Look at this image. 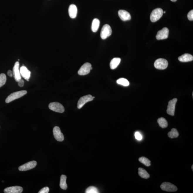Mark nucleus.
Instances as JSON below:
<instances>
[{
	"label": "nucleus",
	"instance_id": "obj_7",
	"mask_svg": "<svg viewBox=\"0 0 193 193\" xmlns=\"http://www.w3.org/2000/svg\"><path fill=\"white\" fill-rule=\"evenodd\" d=\"M162 190L167 192H173L177 190V188L174 184L168 182H164L160 186Z\"/></svg>",
	"mask_w": 193,
	"mask_h": 193
},
{
	"label": "nucleus",
	"instance_id": "obj_2",
	"mask_svg": "<svg viewBox=\"0 0 193 193\" xmlns=\"http://www.w3.org/2000/svg\"><path fill=\"white\" fill-rule=\"evenodd\" d=\"M163 14V10L160 8H157V9L153 10L150 14V21L153 22H157L161 18Z\"/></svg>",
	"mask_w": 193,
	"mask_h": 193
},
{
	"label": "nucleus",
	"instance_id": "obj_25",
	"mask_svg": "<svg viewBox=\"0 0 193 193\" xmlns=\"http://www.w3.org/2000/svg\"><path fill=\"white\" fill-rule=\"evenodd\" d=\"M117 84L124 86H128L130 84V83L128 80L124 78H119L117 80Z\"/></svg>",
	"mask_w": 193,
	"mask_h": 193
},
{
	"label": "nucleus",
	"instance_id": "obj_28",
	"mask_svg": "<svg viewBox=\"0 0 193 193\" xmlns=\"http://www.w3.org/2000/svg\"><path fill=\"white\" fill-rule=\"evenodd\" d=\"M86 193H99V191L97 188L94 186H90L87 188L86 191Z\"/></svg>",
	"mask_w": 193,
	"mask_h": 193
},
{
	"label": "nucleus",
	"instance_id": "obj_23",
	"mask_svg": "<svg viewBox=\"0 0 193 193\" xmlns=\"http://www.w3.org/2000/svg\"><path fill=\"white\" fill-rule=\"evenodd\" d=\"M158 122L160 126L162 128H166L168 126L167 121L164 118L161 117L158 118Z\"/></svg>",
	"mask_w": 193,
	"mask_h": 193
},
{
	"label": "nucleus",
	"instance_id": "obj_30",
	"mask_svg": "<svg viewBox=\"0 0 193 193\" xmlns=\"http://www.w3.org/2000/svg\"><path fill=\"white\" fill-rule=\"evenodd\" d=\"M50 191V189L48 187H46L42 188L39 191L38 193H48Z\"/></svg>",
	"mask_w": 193,
	"mask_h": 193
},
{
	"label": "nucleus",
	"instance_id": "obj_34",
	"mask_svg": "<svg viewBox=\"0 0 193 193\" xmlns=\"http://www.w3.org/2000/svg\"><path fill=\"white\" fill-rule=\"evenodd\" d=\"M171 1H173V2H175V1H177V0H171Z\"/></svg>",
	"mask_w": 193,
	"mask_h": 193
},
{
	"label": "nucleus",
	"instance_id": "obj_31",
	"mask_svg": "<svg viewBox=\"0 0 193 193\" xmlns=\"http://www.w3.org/2000/svg\"><path fill=\"white\" fill-rule=\"evenodd\" d=\"M187 18L190 21L193 20V10H191L189 11L187 15Z\"/></svg>",
	"mask_w": 193,
	"mask_h": 193
},
{
	"label": "nucleus",
	"instance_id": "obj_18",
	"mask_svg": "<svg viewBox=\"0 0 193 193\" xmlns=\"http://www.w3.org/2000/svg\"><path fill=\"white\" fill-rule=\"evenodd\" d=\"M178 60L181 62H188L192 61L193 56L190 54L186 53L181 55L178 58Z\"/></svg>",
	"mask_w": 193,
	"mask_h": 193
},
{
	"label": "nucleus",
	"instance_id": "obj_5",
	"mask_svg": "<svg viewBox=\"0 0 193 193\" xmlns=\"http://www.w3.org/2000/svg\"><path fill=\"white\" fill-rule=\"evenodd\" d=\"M168 62L167 60L163 58H159L155 62L154 66L158 70H165L167 67Z\"/></svg>",
	"mask_w": 193,
	"mask_h": 193
},
{
	"label": "nucleus",
	"instance_id": "obj_12",
	"mask_svg": "<svg viewBox=\"0 0 193 193\" xmlns=\"http://www.w3.org/2000/svg\"><path fill=\"white\" fill-rule=\"evenodd\" d=\"M19 62H16L15 63L13 70V75L14 77L15 80L18 82L21 79V76L20 70L19 69Z\"/></svg>",
	"mask_w": 193,
	"mask_h": 193
},
{
	"label": "nucleus",
	"instance_id": "obj_3",
	"mask_svg": "<svg viewBox=\"0 0 193 193\" xmlns=\"http://www.w3.org/2000/svg\"><path fill=\"white\" fill-rule=\"evenodd\" d=\"M112 33V29L110 26L107 24L103 26L101 32V37L102 40H105L110 36Z\"/></svg>",
	"mask_w": 193,
	"mask_h": 193
},
{
	"label": "nucleus",
	"instance_id": "obj_21",
	"mask_svg": "<svg viewBox=\"0 0 193 193\" xmlns=\"http://www.w3.org/2000/svg\"><path fill=\"white\" fill-rule=\"evenodd\" d=\"M67 177L65 175H62L60 177V186L63 189L65 190L67 188V185L66 184Z\"/></svg>",
	"mask_w": 193,
	"mask_h": 193
},
{
	"label": "nucleus",
	"instance_id": "obj_13",
	"mask_svg": "<svg viewBox=\"0 0 193 193\" xmlns=\"http://www.w3.org/2000/svg\"><path fill=\"white\" fill-rule=\"evenodd\" d=\"M53 133L54 137L57 141L62 142L64 140L63 135L62 133L60 128L58 127L55 126L54 127L53 130Z\"/></svg>",
	"mask_w": 193,
	"mask_h": 193
},
{
	"label": "nucleus",
	"instance_id": "obj_33",
	"mask_svg": "<svg viewBox=\"0 0 193 193\" xmlns=\"http://www.w3.org/2000/svg\"><path fill=\"white\" fill-rule=\"evenodd\" d=\"M7 74L8 75V76L10 77H12L13 76V72L12 71H11V70H9V71H8L7 72Z\"/></svg>",
	"mask_w": 193,
	"mask_h": 193
},
{
	"label": "nucleus",
	"instance_id": "obj_15",
	"mask_svg": "<svg viewBox=\"0 0 193 193\" xmlns=\"http://www.w3.org/2000/svg\"><path fill=\"white\" fill-rule=\"evenodd\" d=\"M20 72L21 76L27 81H29L31 77V72L24 65L21 67Z\"/></svg>",
	"mask_w": 193,
	"mask_h": 193
},
{
	"label": "nucleus",
	"instance_id": "obj_16",
	"mask_svg": "<svg viewBox=\"0 0 193 193\" xmlns=\"http://www.w3.org/2000/svg\"><path fill=\"white\" fill-rule=\"evenodd\" d=\"M118 14L119 18L123 21H129L131 18L130 13L123 10H119Z\"/></svg>",
	"mask_w": 193,
	"mask_h": 193
},
{
	"label": "nucleus",
	"instance_id": "obj_10",
	"mask_svg": "<svg viewBox=\"0 0 193 193\" xmlns=\"http://www.w3.org/2000/svg\"><path fill=\"white\" fill-rule=\"evenodd\" d=\"M37 165V162L35 161L29 162L19 166L18 169L19 171H21L29 170L35 168Z\"/></svg>",
	"mask_w": 193,
	"mask_h": 193
},
{
	"label": "nucleus",
	"instance_id": "obj_20",
	"mask_svg": "<svg viewBox=\"0 0 193 193\" xmlns=\"http://www.w3.org/2000/svg\"><path fill=\"white\" fill-rule=\"evenodd\" d=\"M100 26V21L99 19L95 18L93 20L92 24V31L94 32L97 31Z\"/></svg>",
	"mask_w": 193,
	"mask_h": 193
},
{
	"label": "nucleus",
	"instance_id": "obj_19",
	"mask_svg": "<svg viewBox=\"0 0 193 193\" xmlns=\"http://www.w3.org/2000/svg\"><path fill=\"white\" fill-rule=\"evenodd\" d=\"M121 59L119 58H114L111 60L110 63V68L112 70L115 69L120 63Z\"/></svg>",
	"mask_w": 193,
	"mask_h": 193
},
{
	"label": "nucleus",
	"instance_id": "obj_27",
	"mask_svg": "<svg viewBox=\"0 0 193 193\" xmlns=\"http://www.w3.org/2000/svg\"><path fill=\"white\" fill-rule=\"evenodd\" d=\"M6 81V76L4 73L0 74V87L5 84Z\"/></svg>",
	"mask_w": 193,
	"mask_h": 193
},
{
	"label": "nucleus",
	"instance_id": "obj_9",
	"mask_svg": "<svg viewBox=\"0 0 193 193\" xmlns=\"http://www.w3.org/2000/svg\"><path fill=\"white\" fill-rule=\"evenodd\" d=\"M177 101V99L175 98L168 102L167 112L169 115L172 116L174 115L176 104Z\"/></svg>",
	"mask_w": 193,
	"mask_h": 193
},
{
	"label": "nucleus",
	"instance_id": "obj_17",
	"mask_svg": "<svg viewBox=\"0 0 193 193\" xmlns=\"http://www.w3.org/2000/svg\"><path fill=\"white\" fill-rule=\"evenodd\" d=\"M68 13L71 18L74 19L76 18L77 13V9L75 5L72 4L70 6L68 9Z\"/></svg>",
	"mask_w": 193,
	"mask_h": 193
},
{
	"label": "nucleus",
	"instance_id": "obj_32",
	"mask_svg": "<svg viewBox=\"0 0 193 193\" xmlns=\"http://www.w3.org/2000/svg\"><path fill=\"white\" fill-rule=\"evenodd\" d=\"M18 85L20 87H23V86L24 85V81L23 80L21 79L18 82Z\"/></svg>",
	"mask_w": 193,
	"mask_h": 193
},
{
	"label": "nucleus",
	"instance_id": "obj_22",
	"mask_svg": "<svg viewBox=\"0 0 193 193\" xmlns=\"http://www.w3.org/2000/svg\"><path fill=\"white\" fill-rule=\"evenodd\" d=\"M138 174L140 177L143 179H148L150 177V175L143 168H138Z\"/></svg>",
	"mask_w": 193,
	"mask_h": 193
},
{
	"label": "nucleus",
	"instance_id": "obj_35",
	"mask_svg": "<svg viewBox=\"0 0 193 193\" xmlns=\"http://www.w3.org/2000/svg\"><path fill=\"white\" fill-rule=\"evenodd\" d=\"M191 168H192V171H193V165L192 166V167H191Z\"/></svg>",
	"mask_w": 193,
	"mask_h": 193
},
{
	"label": "nucleus",
	"instance_id": "obj_14",
	"mask_svg": "<svg viewBox=\"0 0 193 193\" xmlns=\"http://www.w3.org/2000/svg\"><path fill=\"white\" fill-rule=\"evenodd\" d=\"M23 191V188L21 186H14L6 188L4 191L5 193H21Z\"/></svg>",
	"mask_w": 193,
	"mask_h": 193
},
{
	"label": "nucleus",
	"instance_id": "obj_11",
	"mask_svg": "<svg viewBox=\"0 0 193 193\" xmlns=\"http://www.w3.org/2000/svg\"><path fill=\"white\" fill-rule=\"evenodd\" d=\"M169 31L167 28L165 27L158 32L156 38L158 40H162L168 38Z\"/></svg>",
	"mask_w": 193,
	"mask_h": 193
},
{
	"label": "nucleus",
	"instance_id": "obj_26",
	"mask_svg": "<svg viewBox=\"0 0 193 193\" xmlns=\"http://www.w3.org/2000/svg\"><path fill=\"white\" fill-rule=\"evenodd\" d=\"M139 161L140 162L145 165V166H150V161L148 158L144 157H142L139 158Z\"/></svg>",
	"mask_w": 193,
	"mask_h": 193
},
{
	"label": "nucleus",
	"instance_id": "obj_4",
	"mask_svg": "<svg viewBox=\"0 0 193 193\" xmlns=\"http://www.w3.org/2000/svg\"><path fill=\"white\" fill-rule=\"evenodd\" d=\"M49 108L50 110L60 113H62L65 111V108L61 104L57 102L50 103L49 105Z\"/></svg>",
	"mask_w": 193,
	"mask_h": 193
},
{
	"label": "nucleus",
	"instance_id": "obj_1",
	"mask_svg": "<svg viewBox=\"0 0 193 193\" xmlns=\"http://www.w3.org/2000/svg\"><path fill=\"white\" fill-rule=\"evenodd\" d=\"M27 92L26 90L21 91L14 92L8 97L6 100V103H9L16 99H19L24 95L27 94Z\"/></svg>",
	"mask_w": 193,
	"mask_h": 193
},
{
	"label": "nucleus",
	"instance_id": "obj_29",
	"mask_svg": "<svg viewBox=\"0 0 193 193\" xmlns=\"http://www.w3.org/2000/svg\"><path fill=\"white\" fill-rule=\"evenodd\" d=\"M135 138L137 140H142V136L141 134H140L139 132H135Z\"/></svg>",
	"mask_w": 193,
	"mask_h": 193
},
{
	"label": "nucleus",
	"instance_id": "obj_36",
	"mask_svg": "<svg viewBox=\"0 0 193 193\" xmlns=\"http://www.w3.org/2000/svg\"><path fill=\"white\" fill-rule=\"evenodd\" d=\"M166 13V11H164V12H163V13Z\"/></svg>",
	"mask_w": 193,
	"mask_h": 193
},
{
	"label": "nucleus",
	"instance_id": "obj_37",
	"mask_svg": "<svg viewBox=\"0 0 193 193\" xmlns=\"http://www.w3.org/2000/svg\"><path fill=\"white\" fill-rule=\"evenodd\" d=\"M93 97V98H94H94H95V97Z\"/></svg>",
	"mask_w": 193,
	"mask_h": 193
},
{
	"label": "nucleus",
	"instance_id": "obj_6",
	"mask_svg": "<svg viewBox=\"0 0 193 193\" xmlns=\"http://www.w3.org/2000/svg\"><path fill=\"white\" fill-rule=\"evenodd\" d=\"M92 67L90 63H86L82 65L78 71V74L81 76H84L89 74Z\"/></svg>",
	"mask_w": 193,
	"mask_h": 193
},
{
	"label": "nucleus",
	"instance_id": "obj_8",
	"mask_svg": "<svg viewBox=\"0 0 193 193\" xmlns=\"http://www.w3.org/2000/svg\"><path fill=\"white\" fill-rule=\"evenodd\" d=\"M93 99H94V98L91 95H87L82 97L80 98L78 101L77 104L78 109H81L86 103L92 101Z\"/></svg>",
	"mask_w": 193,
	"mask_h": 193
},
{
	"label": "nucleus",
	"instance_id": "obj_24",
	"mask_svg": "<svg viewBox=\"0 0 193 193\" xmlns=\"http://www.w3.org/2000/svg\"><path fill=\"white\" fill-rule=\"evenodd\" d=\"M168 136L171 138H177L179 136V133L176 129L173 128L168 133Z\"/></svg>",
	"mask_w": 193,
	"mask_h": 193
}]
</instances>
